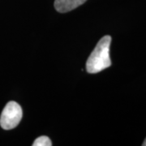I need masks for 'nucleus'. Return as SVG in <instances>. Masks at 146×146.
Segmentation results:
<instances>
[{"mask_svg": "<svg viewBox=\"0 0 146 146\" xmlns=\"http://www.w3.org/2000/svg\"><path fill=\"white\" fill-rule=\"evenodd\" d=\"M23 111L16 102H9L6 105L0 117V125L5 130L15 128L22 119Z\"/></svg>", "mask_w": 146, "mask_h": 146, "instance_id": "f03ea898", "label": "nucleus"}, {"mask_svg": "<svg viewBox=\"0 0 146 146\" xmlns=\"http://www.w3.org/2000/svg\"><path fill=\"white\" fill-rule=\"evenodd\" d=\"M87 0H55L54 7L61 13H65L76 9L84 3Z\"/></svg>", "mask_w": 146, "mask_h": 146, "instance_id": "7ed1b4c3", "label": "nucleus"}, {"mask_svg": "<svg viewBox=\"0 0 146 146\" xmlns=\"http://www.w3.org/2000/svg\"><path fill=\"white\" fill-rule=\"evenodd\" d=\"M142 145H143V146H146V138H145V140L144 141V142H143Z\"/></svg>", "mask_w": 146, "mask_h": 146, "instance_id": "39448f33", "label": "nucleus"}, {"mask_svg": "<svg viewBox=\"0 0 146 146\" xmlns=\"http://www.w3.org/2000/svg\"><path fill=\"white\" fill-rule=\"evenodd\" d=\"M111 36H103L98 42L96 47L86 62V70L89 73H98L109 68L111 65L110 58V46Z\"/></svg>", "mask_w": 146, "mask_h": 146, "instance_id": "f257e3e1", "label": "nucleus"}, {"mask_svg": "<svg viewBox=\"0 0 146 146\" xmlns=\"http://www.w3.org/2000/svg\"><path fill=\"white\" fill-rule=\"evenodd\" d=\"M33 146H51L52 145V142L50 141V139L46 136H39L38 138H36L33 143Z\"/></svg>", "mask_w": 146, "mask_h": 146, "instance_id": "20e7f679", "label": "nucleus"}]
</instances>
